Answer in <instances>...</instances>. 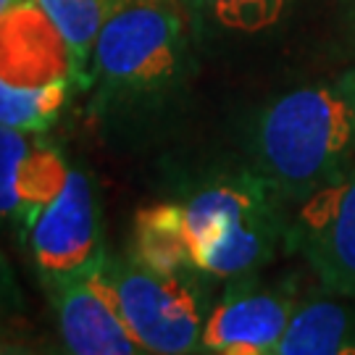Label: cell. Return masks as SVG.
Instances as JSON below:
<instances>
[{"label": "cell", "mask_w": 355, "mask_h": 355, "mask_svg": "<svg viewBox=\"0 0 355 355\" xmlns=\"http://www.w3.org/2000/svg\"><path fill=\"white\" fill-rule=\"evenodd\" d=\"M192 21L179 0H116L89 58L87 111L101 127L142 124L187 85Z\"/></svg>", "instance_id": "1"}, {"label": "cell", "mask_w": 355, "mask_h": 355, "mask_svg": "<svg viewBox=\"0 0 355 355\" xmlns=\"http://www.w3.org/2000/svg\"><path fill=\"white\" fill-rule=\"evenodd\" d=\"M355 161V69L266 103L250 129V168L287 203Z\"/></svg>", "instance_id": "2"}, {"label": "cell", "mask_w": 355, "mask_h": 355, "mask_svg": "<svg viewBox=\"0 0 355 355\" xmlns=\"http://www.w3.org/2000/svg\"><path fill=\"white\" fill-rule=\"evenodd\" d=\"M287 205L253 168L216 177L174 200L190 271L229 282L268 266L287 240Z\"/></svg>", "instance_id": "3"}, {"label": "cell", "mask_w": 355, "mask_h": 355, "mask_svg": "<svg viewBox=\"0 0 355 355\" xmlns=\"http://www.w3.org/2000/svg\"><path fill=\"white\" fill-rule=\"evenodd\" d=\"M142 353H200V337L211 303L203 277L192 271H161L132 250L105 253L89 268Z\"/></svg>", "instance_id": "4"}, {"label": "cell", "mask_w": 355, "mask_h": 355, "mask_svg": "<svg viewBox=\"0 0 355 355\" xmlns=\"http://www.w3.org/2000/svg\"><path fill=\"white\" fill-rule=\"evenodd\" d=\"M287 253L300 255L318 287L337 297H355V161L337 177L292 203Z\"/></svg>", "instance_id": "5"}, {"label": "cell", "mask_w": 355, "mask_h": 355, "mask_svg": "<svg viewBox=\"0 0 355 355\" xmlns=\"http://www.w3.org/2000/svg\"><path fill=\"white\" fill-rule=\"evenodd\" d=\"M24 245L40 282L85 271L105 253L101 200L85 168L69 166L64 187L42 205Z\"/></svg>", "instance_id": "6"}, {"label": "cell", "mask_w": 355, "mask_h": 355, "mask_svg": "<svg viewBox=\"0 0 355 355\" xmlns=\"http://www.w3.org/2000/svg\"><path fill=\"white\" fill-rule=\"evenodd\" d=\"M297 300L292 284H263L258 271L229 279L208 311L200 353L274 355Z\"/></svg>", "instance_id": "7"}, {"label": "cell", "mask_w": 355, "mask_h": 355, "mask_svg": "<svg viewBox=\"0 0 355 355\" xmlns=\"http://www.w3.org/2000/svg\"><path fill=\"white\" fill-rule=\"evenodd\" d=\"M69 164L37 132L0 127V232L26 240L42 205L64 187Z\"/></svg>", "instance_id": "8"}, {"label": "cell", "mask_w": 355, "mask_h": 355, "mask_svg": "<svg viewBox=\"0 0 355 355\" xmlns=\"http://www.w3.org/2000/svg\"><path fill=\"white\" fill-rule=\"evenodd\" d=\"M89 268L42 279L64 350L74 355H142V347L124 327L108 295L92 279Z\"/></svg>", "instance_id": "9"}, {"label": "cell", "mask_w": 355, "mask_h": 355, "mask_svg": "<svg viewBox=\"0 0 355 355\" xmlns=\"http://www.w3.org/2000/svg\"><path fill=\"white\" fill-rule=\"evenodd\" d=\"M331 292L297 300L274 355L355 353V316Z\"/></svg>", "instance_id": "10"}, {"label": "cell", "mask_w": 355, "mask_h": 355, "mask_svg": "<svg viewBox=\"0 0 355 355\" xmlns=\"http://www.w3.org/2000/svg\"><path fill=\"white\" fill-rule=\"evenodd\" d=\"M79 92L71 76L51 82H13L0 76V127L45 135L61 119L71 95Z\"/></svg>", "instance_id": "11"}, {"label": "cell", "mask_w": 355, "mask_h": 355, "mask_svg": "<svg viewBox=\"0 0 355 355\" xmlns=\"http://www.w3.org/2000/svg\"><path fill=\"white\" fill-rule=\"evenodd\" d=\"M35 3L58 32V37L64 40L69 71L76 89L82 92L95 40L101 35L116 0H35Z\"/></svg>", "instance_id": "12"}, {"label": "cell", "mask_w": 355, "mask_h": 355, "mask_svg": "<svg viewBox=\"0 0 355 355\" xmlns=\"http://www.w3.org/2000/svg\"><path fill=\"white\" fill-rule=\"evenodd\" d=\"M192 29H216L227 35H258L290 11L295 0H179Z\"/></svg>", "instance_id": "13"}, {"label": "cell", "mask_w": 355, "mask_h": 355, "mask_svg": "<svg viewBox=\"0 0 355 355\" xmlns=\"http://www.w3.org/2000/svg\"><path fill=\"white\" fill-rule=\"evenodd\" d=\"M21 308H24V292H21L19 277H16V268L6 250L0 248V321L19 316Z\"/></svg>", "instance_id": "14"}, {"label": "cell", "mask_w": 355, "mask_h": 355, "mask_svg": "<svg viewBox=\"0 0 355 355\" xmlns=\"http://www.w3.org/2000/svg\"><path fill=\"white\" fill-rule=\"evenodd\" d=\"M19 3H21V0H0V19L11 11V8H16Z\"/></svg>", "instance_id": "15"}]
</instances>
